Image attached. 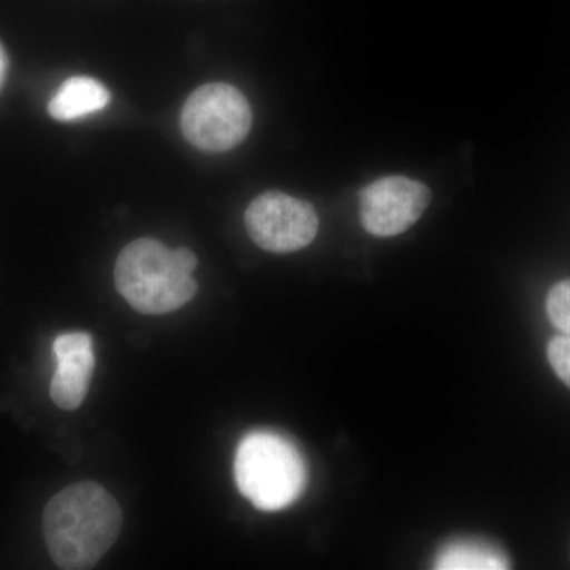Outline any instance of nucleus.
Segmentation results:
<instances>
[{
  "instance_id": "f257e3e1",
  "label": "nucleus",
  "mask_w": 570,
  "mask_h": 570,
  "mask_svg": "<svg viewBox=\"0 0 570 570\" xmlns=\"http://www.w3.org/2000/svg\"><path fill=\"white\" fill-rule=\"evenodd\" d=\"M122 527L116 499L96 482H80L59 491L43 512V535L59 569L96 568L115 546Z\"/></svg>"
},
{
  "instance_id": "f03ea898",
  "label": "nucleus",
  "mask_w": 570,
  "mask_h": 570,
  "mask_svg": "<svg viewBox=\"0 0 570 570\" xmlns=\"http://www.w3.org/2000/svg\"><path fill=\"white\" fill-rule=\"evenodd\" d=\"M115 284L135 311L149 316L174 313L198 291L193 273L179 265L175 250L151 238L124 247L115 265Z\"/></svg>"
},
{
  "instance_id": "7ed1b4c3",
  "label": "nucleus",
  "mask_w": 570,
  "mask_h": 570,
  "mask_svg": "<svg viewBox=\"0 0 570 570\" xmlns=\"http://www.w3.org/2000/svg\"><path fill=\"white\" fill-rule=\"evenodd\" d=\"M239 493L264 512L294 504L306 487V466L298 449L269 431H254L239 442L235 456Z\"/></svg>"
},
{
  "instance_id": "20e7f679",
  "label": "nucleus",
  "mask_w": 570,
  "mask_h": 570,
  "mask_svg": "<svg viewBox=\"0 0 570 570\" xmlns=\"http://www.w3.org/2000/svg\"><path fill=\"white\" fill-rule=\"evenodd\" d=\"M250 127L253 110L245 94L227 82L202 86L184 104V138L202 151H230L245 140Z\"/></svg>"
},
{
  "instance_id": "39448f33",
  "label": "nucleus",
  "mask_w": 570,
  "mask_h": 570,
  "mask_svg": "<svg viewBox=\"0 0 570 570\" xmlns=\"http://www.w3.org/2000/svg\"><path fill=\"white\" fill-rule=\"evenodd\" d=\"M247 234L269 253L287 254L314 242L318 216L313 205L277 190L258 195L245 214Z\"/></svg>"
},
{
  "instance_id": "423d86ee",
  "label": "nucleus",
  "mask_w": 570,
  "mask_h": 570,
  "mask_svg": "<svg viewBox=\"0 0 570 570\" xmlns=\"http://www.w3.org/2000/svg\"><path fill=\"white\" fill-rule=\"evenodd\" d=\"M430 200L425 184L406 176H387L360 193V217L367 234L389 238L417 223Z\"/></svg>"
},
{
  "instance_id": "0eeeda50",
  "label": "nucleus",
  "mask_w": 570,
  "mask_h": 570,
  "mask_svg": "<svg viewBox=\"0 0 570 570\" xmlns=\"http://www.w3.org/2000/svg\"><path fill=\"white\" fill-rule=\"evenodd\" d=\"M52 351L58 370L51 381V400L63 411H75L88 395L96 366L92 337L85 332L63 333L56 337Z\"/></svg>"
},
{
  "instance_id": "6e6552de",
  "label": "nucleus",
  "mask_w": 570,
  "mask_h": 570,
  "mask_svg": "<svg viewBox=\"0 0 570 570\" xmlns=\"http://www.w3.org/2000/svg\"><path fill=\"white\" fill-rule=\"evenodd\" d=\"M110 91L89 77L69 78L48 105L56 121H77L92 112L104 110L110 102Z\"/></svg>"
},
{
  "instance_id": "1a4fd4ad",
  "label": "nucleus",
  "mask_w": 570,
  "mask_h": 570,
  "mask_svg": "<svg viewBox=\"0 0 570 570\" xmlns=\"http://www.w3.org/2000/svg\"><path fill=\"white\" fill-rule=\"evenodd\" d=\"M509 560L501 550L478 540L453 542L438 554L434 569L441 570H502Z\"/></svg>"
},
{
  "instance_id": "9d476101",
  "label": "nucleus",
  "mask_w": 570,
  "mask_h": 570,
  "mask_svg": "<svg viewBox=\"0 0 570 570\" xmlns=\"http://www.w3.org/2000/svg\"><path fill=\"white\" fill-rule=\"evenodd\" d=\"M547 313L554 326L570 336V279L551 288L547 298Z\"/></svg>"
},
{
  "instance_id": "9b49d317",
  "label": "nucleus",
  "mask_w": 570,
  "mask_h": 570,
  "mask_svg": "<svg viewBox=\"0 0 570 570\" xmlns=\"http://www.w3.org/2000/svg\"><path fill=\"white\" fill-rule=\"evenodd\" d=\"M549 360L558 377L570 387V336L554 337L549 344Z\"/></svg>"
},
{
  "instance_id": "f8f14e48",
  "label": "nucleus",
  "mask_w": 570,
  "mask_h": 570,
  "mask_svg": "<svg viewBox=\"0 0 570 570\" xmlns=\"http://www.w3.org/2000/svg\"><path fill=\"white\" fill-rule=\"evenodd\" d=\"M176 258H178L179 265L183 266L186 272L194 273V269L197 268V255L193 253V250L186 249V247H179V249H175Z\"/></svg>"
},
{
  "instance_id": "ddd939ff",
  "label": "nucleus",
  "mask_w": 570,
  "mask_h": 570,
  "mask_svg": "<svg viewBox=\"0 0 570 570\" xmlns=\"http://www.w3.org/2000/svg\"><path fill=\"white\" fill-rule=\"evenodd\" d=\"M7 71H9V56H7L2 43H0V89H2L3 82H6Z\"/></svg>"
}]
</instances>
